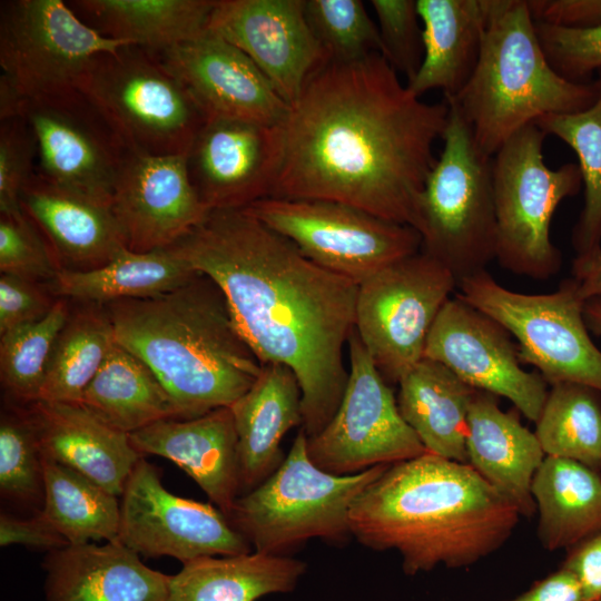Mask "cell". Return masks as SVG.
I'll list each match as a JSON object with an SVG mask.
<instances>
[{
  "label": "cell",
  "instance_id": "cell-13",
  "mask_svg": "<svg viewBox=\"0 0 601 601\" xmlns=\"http://www.w3.org/2000/svg\"><path fill=\"white\" fill-rule=\"evenodd\" d=\"M347 347L346 387L332 420L318 434L307 437L311 461L327 473L343 476L425 453L355 329Z\"/></svg>",
  "mask_w": 601,
  "mask_h": 601
},
{
  "label": "cell",
  "instance_id": "cell-36",
  "mask_svg": "<svg viewBox=\"0 0 601 601\" xmlns=\"http://www.w3.org/2000/svg\"><path fill=\"white\" fill-rule=\"evenodd\" d=\"M115 344L102 305L82 304L70 312L55 343L38 401L80 403Z\"/></svg>",
  "mask_w": 601,
  "mask_h": 601
},
{
  "label": "cell",
  "instance_id": "cell-15",
  "mask_svg": "<svg viewBox=\"0 0 601 601\" xmlns=\"http://www.w3.org/2000/svg\"><path fill=\"white\" fill-rule=\"evenodd\" d=\"M20 117L36 140V174L104 204L131 152L119 134L79 89L23 99Z\"/></svg>",
  "mask_w": 601,
  "mask_h": 601
},
{
  "label": "cell",
  "instance_id": "cell-45",
  "mask_svg": "<svg viewBox=\"0 0 601 601\" xmlns=\"http://www.w3.org/2000/svg\"><path fill=\"white\" fill-rule=\"evenodd\" d=\"M542 49L552 68L568 80L601 70V27L573 30L535 22Z\"/></svg>",
  "mask_w": 601,
  "mask_h": 601
},
{
  "label": "cell",
  "instance_id": "cell-43",
  "mask_svg": "<svg viewBox=\"0 0 601 601\" xmlns=\"http://www.w3.org/2000/svg\"><path fill=\"white\" fill-rule=\"evenodd\" d=\"M0 270L30 280L51 282L60 267L32 220L0 215Z\"/></svg>",
  "mask_w": 601,
  "mask_h": 601
},
{
  "label": "cell",
  "instance_id": "cell-23",
  "mask_svg": "<svg viewBox=\"0 0 601 601\" xmlns=\"http://www.w3.org/2000/svg\"><path fill=\"white\" fill-rule=\"evenodd\" d=\"M21 207L60 269H92L128 248L110 205L59 187L36 173L22 190Z\"/></svg>",
  "mask_w": 601,
  "mask_h": 601
},
{
  "label": "cell",
  "instance_id": "cell-9",
  "mask_svg": "<svg viewBox=\"0 0 601 601\" xmlns=\"http://www.w3.org/2000/svg\"><path fill=\"white\" fill-rule=\"evenodd\" d=\"M546 135L533 122L515 132L493 156L496 218L495 259L509 272L545 280L558 274L562 254L550 227L558 206L582 186L578 164L546 166Z\"/></svg>",
  "mask_w": 601,
  "mask_h": 601
},
{
  "label": "cell",
  "instance_id": "cell-25",
  "mask_svg": "<svg viewBox=\"0 0 601 601\" xmlns=\"http://www.w3.org/2000/svg\"><path fill=\"white\" fill-rule=\"evenodd\" d=\"M45 601H166L170 575L147 566L119 541L48 552Z\"/></svg>",
  "mask_w": 601,
  "mask_h": 601
},
{
  "label": "cell",
  "instance_id": "cell-1",
  "mask_svg": "<svg viewBox=\"0 0 601 601\" xmlns=\"http://www.w3.org/2000/svg\"><path fill=\"white\" fill-rule=\"evenodd\" d=\"M449 111L412 93L381 53L327 61L289 107L270 197L338 201L417 231Z\"/></svg>",
  "mask_w": 601,
  "mask_h": 601
},
{
  "label": "cell",
  "instance_id": "cell-24",
  "mask_svg": "<svg viewBox=\"0 0 601 601\" xmlns=\"http://www.w3.org/2000/svg\"><path fill=\"white\" fill-rule=\"evenodd\" d=\"M26 412L40 452L81 473L116 496L141 455L124 433L79 403L36 401Z\"/></svg>",
  "mask_w": 601,
  "mask_h": 601
},
{
  "label": "cell",
  "instance_id": "cell-37",
  "mask_svg": "<svg viewBox=\"0 0 601 601\" xmlns=\"http://www.w3.org/2000/svg\"><path fill=\"white\" fill-rule=\"evenodd\" d=\"M594 82L598 96L589 108L572 114H549L534 122L545 135L564 141L579 160L584 205L571 237L575 257L601 249V70Z\"/></svg>",
  "mask_w": 601,
  "mask_h": 601
},
{
  "label": "cell",
  "instance_id": "cell-7",
  "mask_svg": "<svg viewBox=\"0 0 601 601\" xmlns=\"http://www.w3.org/2000/svg\"><path fill=\"white\" fill-rule=\"evenodd\" d=\"M76 88L141 154L187 155L207 119L158 53L135 43L96 56Z\"/></svg>",
  "mask_w": 601,
  "mask_h": 601
},
{
  "label": "cell",
  "instance_id": "cell-16",
  "mask_svg": "<svg viewBox=\"0 0 601 601\" xmlns=\"http://www.w3.org/2000/svg\"><path fill=\"white\" fill-rule=\"evenodd\" d=\"M120 496L117 541L145 558L167 555L184 564L252 552L249 542L218 508L170 493L159 470L145 456Z\"/></svg>",
  "mask_w": 601,
  "mask_h": 601
},
{
  "label": "cell",
  "instance_id": "cell-34",
  "mask_svg": "<svg viewBox=\"0 0 601 601\" xmlns=\"http://www.w3.org/2000/svg\"><path fill=\"white\" fill-rule=\"evenodd\" d=\"M79 404L127 434L161 420L179 418L174 402L156 375L117 343Z\"/></svg>",
  "mask_w": 601,
  "mask_h": 601
},
{
  "label": "cell",
  "instance_id": "cell-28",
  "mask_svg": "<svg viewBox=\"0 0 601 601\" xmlns=\"http://www.w3.org/2000/svg\"><path fill=\"white\" fill-rule=\"evenodd\" d=\"M423 24V60L406 86L422 97L440 89L455 97L477 65L493 0H416Z\"/></svg>",
  "mask_w": 601,
  "mask_h": 601
},
{
  "label": "cell",
  "instance_id": "cell-20",
  "mask_svg": "<svg viewBox=\"0 0 601 601\" xmlns=\"http://www.w3.org/2000/svg\"><path fill=\"white\" fill-rule=\"evenodd\" d=\"M110 207L128 249L166 248L201 223L210 209L187 169V155L130 152L116 183Z\"/></svg>",
  "mask_w": 601,
  "mask_h": 601
},
{
  "label": "cell",
  "instance_id": "cell-8",
  "mask_svg": "<svg viewBox=\"0 0 601 601\" xmlns=\"http://www.w3.org/2000/svg\"><path fill=\"white\" fill-rule=\"evenodd\" d=\"M446 101L450 111L443 149L421 195L417 233L421 250L442 263L459 282L485 270L495 259L493 158L479 151L469 125Z\"/></svg>",
  "mask_w": 601,
  "mask_h": 601
},
{
  "label": "cell",
  "instance_id": "cell-41",
  "mask_svg": "<svg viewBox=\"0 0 601 601\" xmlns=\"http://www.w3.org/2000/svg\"><path fill=\"white\" fill-rule=\"evenodd\" d=\"M0 492L23 504L43 502L41 452L26 408L1 414Z\"/></svg>",
  "mask_w": 601,
  "mask_h": 601
},
{
  "label": "cell",
  "instance_id": "cell-21",
  "mask_svg": "<svg viewBox=\"0 0 601 601\" xmlns=\"http://www.w3.org/2000/svg\"><path fill=\"white\" fill-rule=\"evenodd\" d=\"M156 52L207 118L284 124L289 106L248 56L217 33L206 29L194 39Z\"/></svg>",
  "mask_w": 601,
  "mask_h": 601
},
{
  "label": "cell",
  "instance_id": "cell-10",
  "mask_svg": "<svg viewBox=\"0 0 601 601\" xmlns=\"http://www.w3.org/2000/svg\"><path fill=\"white\" fill-rule=\"evenodd\" d=\"M456 295L499 323L519 343V358L551 385L577 383L601 394V351L589 335L578 283L564 279L549 294H523L485 269L457 282Z\"/></svg>",
  "mask_w": 601,
  "mask_h": 601
},
{
  "label": "cell",
  "instance_id": "cell-27",
  "mask_svg": "<svg viewBox=\"0 0 601 601\" xmlns=\"http://www.w3.org/2000/svg\"><path fill=\"white\" fill-rule=\"evenodd\" d=\"M230 410L243 495L280 466L285 459L283 437L293 427L303 426L302 392L295 373L279 363L263 365L256 382Z\"/></svg>",
  "mask_w": 601,
  "mask_h": 601
},
{
  "label": "cell",
  "instance_id": "cell-33",
  "mask_svg": "<svg viewBox=\"0 0 601 601\" xmlns=\"http://www.w3.org/2000/svg\"><path fill=\"white\" fill-rule=\"evenodd\" d=\"M532 496L539 512L538 534L550 551L578 545L601 532V476L572 460L545 456Z\"/></svg>",
  "mask_w": 601,
  "mask_h": 601
},
{
  "label": "cell",
  "instance_id": "cell-47",
  "mask_svg": "<svg viewBox=\"0 0 601 601\" xmlns=\"http://www.w3.org/2000/svg\"><path fill=\"white\" fill-rule=\"evenodd\" d=\"M534 22L589 30L601 27V0H528Z\"/></svg>",
  "mask_w": 601,
  "mask_h": 601
},
{
  "label": "cell",
  "instance_id": "cell-49",
  "mask_svg": "<svg viewBox=\"0 0 601 601\" xmlns=\"http://www.w3.org/2000/svg\"><path fill=\"white\" fill-rule=\"evenodd\" d=\"M562 568L577 578L583 601H601V532L578 544Z\"/></svg>",
  "mask_w": 601,
  "mask_h": 601
},
{
  "label": "cell",
  "instance_id": "cell-12",
  "mask_svg": "<svg viewBox=\"0 0 601 601\" xmlns=\"http://www.w3.org/2000/svg\"><path fill=\"white\" fill-rule=\"evenodd\" d=\"M244 210L318 266L357 285L421 250L414 228L338 201L267 197Z\"/></svg>",
  "mask_w": 601,
  "mask_h": 601
},
{
  "label": "cell",
  "instance_id": "cell-29",
  "mask_svg": "<svg viewBox=\"0 0 601 601\" xmlns=\"http://www.w3.org/2000/svg\"><path fill=\"white\" fill-rule=\"evenodd\" d=\"M474 392L446 366L423 357L398 382L396 401L426 452L467 463V415Z\"/></svg>",
  "mask_w": 601,
  "mask_h": 601
},
{
  "label": "cell",
  "instance_id": "cell-31",
  "mask_svg": "<svg viewBox=\"0 0 601 601\" xmlns=\"http://www.w3.org/2000/svg\"><path fill=\"white\" fill-rule=\"evenodd\" d=\"M71 10L99 35L162 50L201 35L216 0H70Z\"/></svg>",
  "mask_w": 601,
  "mask_h": 601
},
{
  "label": "cell",
  "instance_id": "cell-39",
  "mask_svg": "<svg viewBox=\"0 0 601 601\" xmlns=\"http://www.w3.org/2000/svg\"><path fill=\"white\" fill-rule=\"evenodd\" d=\"M70 309L67 299L57 298L41 319L0 335V375L7 393L29 405L39 400L48 363Z\"/></svg>",
  "mask_w": 601,
  "mask_h": 601
},
{
  "label": "cell",
  "instance_id": "cell-11",
  "mask_svg": "<svg viewBox=\"0 0 601 601\" xmlns=\"http://www.w3.org/2000/svg\"><path fill=\"white\" fill-rule=\"evenodd\" d=\"M456 285L452 272L422 250L358 285L355 331L388 384H398L424 357L428 333Z\"/></svg>",
  "mask_w": 601,
  "mask_h": 601
},
{
  "label": "cell",
  "instance_id": "cell-22",
  "mask_svg": "<svg viewBox=\"0 0 601 601\" xmlns=\"http://www.w3.org/2000/svg\"><path fill=\"white\" fill-rule=\"evenodd\" d=\"M141 455L162 456L185 471L226 515L240 495L237 434L230 407L194 418H167L129 434Z\"/></svg>",
  "mask_w": 601,
  "mask_h": 601
},
{
  "label": "cell",
  "instance_id": "cell-6",
  "mask_svg": "<svg viewBox=\"0 0 601 601\" xmlns=\"http://www.w3.org/2000/svg\"><path fill=\"white\" fill-rule=\"evenodd\" d=\"M306 444L300 427L280 466L238 496L227 516L255 552L288 555L316 538L345 542L352 535L349 512L354 501L388 466L334 475L311 461Z\"/></svg>",
  "mask_w": 601,
  "mask_h": 601
},
{
  "label": "cell",
  "instance_id": "cell-17",
  "mask_svg": "<svg viewBox=\"0 0 601 601\" xmlns=\"http://www.w3.org/2000/svg\"><path fill=\"white\" fill-rule=\"evenodd\" d=\"M424 357L436 361L476 391L512 402L536 422L548 396V383L524 371L509 333L461 297H451L426 339Z\"/></svg>",
  "mask_w": 601,
  "mask_h": 601
},
{
  "label": "cell",
  "instance_id": "cell-4",
  "mask_svg": "<svg viewBox=\"0 0 601 601\" xmlns=\"http://www.w3.org/2000/svg\"><path fill=\"white\" fill-rule=\"evenodd\" d=\"M102 306L116 343L150 368L181 420L230 407L262 372L221 289L205 274L159 296Z\"/></svg>",
  "mask_w": 601,
  "mask_h": 601
},
{
  "label": "cell",
  "instance_id": "cell-32",
  "mask_svg": "<svg viewBox=\"0 0 601 601\" xmlns=\"http://www.w3.org/2000/svg\"><path fill=\"white\" fill-rule=\"evenodd\" d=\"M197 273L169 248L146 253L126 248L107 264L92 269H60L48 288L59 298L105 305L169 293Z\"/></svg>",
  "mask_w": 601,
  "mask_h": 601
},
{
  "label": "cell",
  "instance_id": "cell-46",
  "mask_svg": "<svg viewBox=\"0 0 601 601\" xmlns=\"http://www.w3.org/2000/svg\"><path fill=\"white\" fill-rule=\"evenodd\" d=\"M51 295L38 282L1 273L0 335L43 318L57 300Z\"/></svg>",
  "mask_w": 601,
  "mask_h": 601
},
{
  "label": "cell",
  "instance_id": "cell-35",
  "mask_svg": "<svg viewBox=\"0 0 601 601\" xmlns=\"http://www.w3.org/2000/svg\"><path fill=\"white\" fill-rule=\"evenodd\" d=\"M43 502L40 513L69 544L118 539L120 502L76 470L41 454Z\"/></svg>",
  "mask_w": 601,
  "mask_h": 601
},
{
  "label": "cell",
  "instance_id": "cell-14",
  "mask_svg": "<svg viewBox=\"0 0 601 601\" xmlns=\"http://www.w3.org/2000/svg\"><path fill=\"white\" fill-rule=\"evenodd\" d=\"M129 42L106 38L61 0L0 4V66L23 99L76 88L92 59Z\"/></svg>",
  "mask_w": 601,
  "mask_h": 601
},
{
  "label": "cell",
  "instance_id": "cell-40",
  "mask_svg": "<svg viewBox=\"0 0 601 601\" xmlns=\"http://www.w3.org/2000/svg\"><path fill=\"white\" fill-rule=\"evenodd\" d=\"M305 16L329 61L382 55L377 26L361 0H305Z\"/></svg>",
  "mask_w": 601,
  "mask_h": 601
},
{
  "label": "cell",
  "instance_id": "cell-5",
  "mask_svg": "<svg viewBox=\"0 0 601 601\" xmlns=\"http://www.w3.org/2000/svg\"><path fill=\"white\" fill-rule=\"evenodd\" d=\"M595 82L568 80L549 62L528 0H493L480 58L451 101L489 158L520 129L549 114L583 111L597 99Z\"/></svg>",
  "mask_w": 601,
  "mask_h": 601
},
{
  "label": "cell",
  "instance_id": "cell-52",
  "mask_svg": "<svg viewBox=\"0 0 601 601\" xmlns=\"http://www.w3.org/2000/svg\"><path fill=\"white\" fill-rule=\"evenodd\" d=\"M583 316L589 331L601 337V298L585 302Z\"/></svg>",
  "mask_w": 601,
  "mask_h": 601
},
{
  "label": "cell",
  "instance_id": "cell-30",
  "mask_svg": "<svg viewBox=\"0 0 601 601\" xmlns=\"http://www.w3.org/2000/svg\"><path fill=\"white\" fill-rule=\"evenodd\" d=\"M305 571L300 560L255 551L199 558L170 575L166 601H256L290 592Z\"/></svg>",
  "mask_w": 601,
  "mask_h": 601
},
{
  "label": "cell",
  "instance_id": "cell-2",
  "mask_svg": "<svg viewBox=\"0 0 601 601\" xmlns=\"http://www.w3.org/2000/svg\"><path fill=\"white\" fill-rule=\"evenodd\" d=\"M221 289L233 319L262 365L296 375L303 428L318 434L334 416L348 370L358 285L308 259L244 209H215L166 247Z\"/></svg>",
  "mask_w": 601,
  "mask_h": 601
},
{
  "label": "cell",
  "instance_id": "cell-42",
  "mask_svg": "<svg viewBox=\"0 0 601 601\" xmlns=\"http://www.w3.org/2000/svg\"><path fill=\"white\" fill-rule=\"evenodd\" d=\"M377 19L382 56L410 81L423 60V37L416 0H371Z\"/></svg>",
  "mask_w": 601,
  "mask_h": 601
},
{
  "label": "cell",
  "instance_id": "cell-3",
  "mask_svg": "<svg viewBox=\"0 0 601 601\" xmlns=\"http://www.w3.org/2000/svg\"><path fill=\"white\" fill-rule=\"evenodd\" d=\"M520 513L470 464L425 452L390 464L354 501L351 534L397 551L406 574L473 564L501 548Z\"/></svg>",
  "mask_w": 601,
  "mask_h": 601
},
{
  "label": "cell",
  "instance_id": "cell-18",
  "mask_svg": "<svg viewBox=\"0 0 601 601\" xmlns=\"http://www.w3.org/2000/svg\"><path fill=\"white\" fill-rule=\"evenodd\" d=\"M283 125L208 117L187 154L188 175L210 209L270 197L284 160Z\"/></svg>",
  "mask_w": 601,
  "mask_h": 601
},
{
  "label": "cell",
  "instance_id": "cell-51",
  "mask_svg": "<svg viewBox=\"0 0 601 601\" xmlns=\"http://www.w3.org/2000/svg\"><path fill=\"white\" fill-rule=\"evenodd\" d=\"M572 278L585 302L601 298V249L585 257H574Z\"/></svg>",
  "mask_w": 601,
  "mask_h": 601
},
{
  "label": "cell",
  "instance_id": "cell-50",
  "mask_svg": "<svg viewBox=\"0 0 601 601\" xmlns=\"http://www.w3.org/2000/svg\"><path fill=\"white\" fill-rule=\"evenodd\" d=\"M511 601H583L577 578L566 569L554 572Z\"/></svg>",
  "mask_w": 601,
  "mask_h": 601
},
{
  "label": "cell",
  "instance_id": "cell-19",
  "mask_svg": "<svg viewBox=\"0 0 601 601\" xmlns=\"http://www.w3.org/2000/svg\"><path fill=\"white\" fill-rule=\"evenodd\" d=\"M207 29L247 55L289 107L329 61L307 22L305 0H216Z\"/></svg>",
  "mask_w": 601,
  "mask_h": 601
},
{
  "label": "cell",
  "instance_id": "cell-44",
  "mask_svg": "<svg viewBox=\"0 0 601 601\" xmlns=\"http://www.w3.org/2000/svg\"><path fill=\"white\" fill-rule=\"evenodd\" d=\"M37 146L22 117L0 120V215L20 216L21 194L36 173Z\"/></svg>",
  "mask_w": 601,
  "mask_h": 601
},
{
  "label": "cell",
  "instance_id": "cell-38",
  "mask_svg": "<svg viewBox=\"0 0 601 601\" xmlns=\"http://www.w3.org/2000/svg\"><path fill=\"white\" fill-rule=\"evenodd\" d=\"M600 395L577 383L552 385L534 432L546 456L572 460L600 472Z\"/></svg>",
  "mask_w": 601,
  "mask_h": 601
},
{
  "label": "cell",
  "instance_id": "cell-26",
  "mask_svg": "<svg viewBox=\"0 0 601 601\" xmlns=\"http://www.w3.org/2000/svg\"><path fill=\"white\" fill-rule=\"evenodd\" d=\"M496 397L476 390L473 394L467 415V464L521 515L531 516L536 511L533 477L546 455L518 412H504Z\"/></svg>",
  "mask_w": 601,
  "mask_h": 601
},
{
  "label": "cell",
  "instance_id": "cell-48",
  "mask_svg": "<svg viewBox=\"0 0 601 601\" xmlns=\"http://www.w3.org/2000/svg\"><path fill=\"white\" fill-rule=\"evenodd\" d=\"M0 544H20L48 552L69 545L68 541L42 516L40 510L21 519L9 513L0 515Z\"/></svg>",
  "mask_w": 601,
  "mask_h": 601
}]
</instances>
